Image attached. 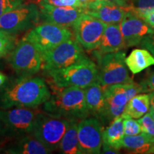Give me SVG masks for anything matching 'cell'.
I'll return each instance as SVG.
<instances>
[{
  "label": "cell",
  "mask_w": 154,
  "mask_h": 154,
  "mask_svg": "<svg viewBox=\"0 0 154 154\" xmlns=\"http://www.w3.org/2000/svg\"><path fill=\"white\" fill-rule=\"evenodd\" d=\"M51 92L44 79L20 76L4 86L0 91V107L36 109L51 97Z\"/></svg>",
  "instance_id": "1"
},
{
  "label": "cell",
  "mask_w": 154,
  "mask_h": 154,
  "mask_svg": "<svg viewBox=\"0 0 154 154\" xmlns=\"http://www.w3.org/2000/svg\"><path fill=\"white\" fill-rule=\"evenodd\" d=\"M44 112L69 121L79 122L89 116L86 107L84 88L71 86L59 88L44 103Z\"/></svg>",
  "instance_id": "2"
},
{
  "label": "cell",
  "mask_w": 154,
  "mask_h": 154,
  "mask_svg": "<svg viewBox=\"0 0 154 154\" xmlns=\"http://www.w3.org/2000/svg\"><path fill=\"white\" fill-rule=\"evenodd\" d=\"M46 73L58 88L71 86L85 88L98 82V67L87 57L66 68Z\"/></svg>",
  "instance_id": "3"
},
{
  "label": "cell",
  "mask_w": 154,
  "mask_h": 154,
  "mask_svg": "<svg viewBox=\"0 0 154 154\" xmlns=\"http://www.w3.org/2000/svg\"><path fill=\"white\" fill-rule=\"evenodd\" d=\"M95 57L98 60V82L103 88L134 82L128 74L124 51Z\"/></svg>",
  "instance_id": "4"
},
{
  "label": "cell",
  "mask_w": 154,
  "mask_h": 154,
  "mask_svg": "<svg viewBox=\"0 0 154 154\" xmlns=\"http://www.w3.org/2000/svg\"><path fill=\"white\" fill-rule=\"evenodd\" d=\"M11 68L19 76H31L42 68V54L34 44L24 38L9 53Z\"/></svg>",
  "instance_id": "5"
},
{
  "label": "cell",
  "mask_w": 154,
  "mask_h": 154,
  "mask_svg": "<svg viewBox=\"0 0 154 154\" xmlns=\"http://www.w3.org/2000/svg\"><path fill=\"white\" fill-rule=\"evenodd\" d=\"M41 18L38 5L24 2L0 17V32L16 35L34 28Z\"/></svg>",
  "instance_id": "6"
},
{
  "label": "cell",
  "mask_w": 154,
  "mask_h": 154,
  "mask_svg": "<svg viewBox=\"0 0 154 154\" xmlns=\"http://www.w3.org/2000/svg\"><path fill=\"white\" fill-rule=\"evenodd\" d=\"M34 109L12 107L0 111V128L4 135L20 137L32 134L39 112Z\"/></svg>",
  "instance_id": "7"
},
{
  "label": "cell",
  "mask_w": 154,
  "mask_h": 154,
  "mask_svg": "<svg viewBox=\"0 0 154 154\" xmlns=\"http://www.w3.org/2000/svg\"><path fill=\"white\" fill-rule=\"evenodd\" d=\"M70 121L47 113H38L32 135L53 151L59 144L68 128Z\"/></svg>",
  "instance_id": "8"
},
{
  "label": "cell",
  "mask_w": 154,
  "mask_h": 154,
  "mask_svg": "<svg viewBox=\"0 0 154 154\" xmlns=\"http://www.w3.org/2000/svg\"><path fill=\"white\" fill-rule=\"evenodd\" d=\"M85 57L83 47L76 39L72 38L42 54V69L47 72L66 68Z\"/></svg>",
  "instance_id": "9"
},
{
  "label": "cell",
  "mask_w": 154,
  "mask_h": 154,
  "mask_svg": "<svg viewBox=\"0 0 154 154\" xmlns=\"http://www.w3.org/2000/svg\"><path fill=\"white\" fill-rule=\"evenodd\" d=\"M24 38L32 42L42 54L73 38V34L69 27L44 22L32 28Z\"/></svg>",
  "instance_id": "10"
},
{
  "label": "cell",
  "mask_w": 154,
  "mask_h": 154,
  "mask_svg": "<svg viewBox=\"0 0 154 154\" xmlns=\"http://www.w3.org/2000/svg\"><path fill=\"white\" fill-rule=\"evenodd\" d=\"M103 88L109 124L124 113L127 103L134 96L143 93L140 84L135 82L113 84Z\"/></svg>",
  "instance_id": "11"
},
{
  "label": "cell",
  "mask_w": 154,
  "mask_h": 154,
  "mask_svg": "<svg viewBox=\"0 0 154 154\" xmlns=\"http://www.w3.org/2000/svg\"><path fill=\"white\" fill-rule=\"evenodd\" d=\"M106 24L91 15L83 14L72 26L75 38L83 49L91 51L97 49Z\"/></svg>",
  "instance_id": "12"
},
{
  "label": "cell",
  "mask_w": 154,
  "mask_h": 154,
  "mask_svg": "<svg viewBox=\"0 0 154 154\" xmlns=\"http://www.w3.org/2000/svg\"><path fill=\"white\" fill-rule=\"evenodd\" d=\"M103 125L96 118H86L78 123L81 154H99L103 143Z\"/></svg>",
  "instance_id": "13"
},
{
  "label": "cell",
  "mask_w": 154,
  "mask_h": 154,
  "mask_svg": "<svg viewBox=\"0 0 154 154\" xmlns=\"http://www.w3.org/2000/svg\"><path fill=\"white\" fill-rule=\"evenodd\" d=\"M41 17L44 22L72 27L78 19L85 13V9L79 7L55 6L38 1Z\"/></svg>",
  "instance_id": "14"
},
{
  "label": "cell",
  "mask_w": 154,
  "mask_h": 154,
  "mask_svg": "<svg viewBox=\"0 0 154 154\" xmlns=\"http://www.w3.org/2000/svg\"><path fill=\"white\" fill-rule=\"evenodd\" d=\"M119 26L126 48L139 45L146 36L154 34V29L143 19L128 11Z\"/></svg>",
  "instance_id": "15"
},
{
  "label": "cell",
  "mask_w": 154,
  "mask_h": 154,
  "mask_svg": "<svg viewBox=\"0 0 154 154\" xmlns=\"http://www.w3.org/2000/svg\"><path fill=\"white\" fill-rule=\"evenodd\" d=\"M85 13L106 24H120L126 14L124 7L103 0H96L85 9Z\"/></svg>",
  "instance_id": "16"
},
{
  "label": "cell",
  "mask_w": 154,
  "mask_h": 154,
  "mask_svg": "<svg viewBox=\"0 0 154 154\" xmlns=\"http://www.w3.org/2000/svg\"><path fill=\"white\" fill-rule=\"evenodd\" d=\"M85 100L89 115L97 119L102 125L109 124L103 88L99 82L84 88Z\"/></svg>",
  "instance_id": "17"
},
{
  "label": "cell",
  "mask_w": 154,
  "mask_h": 154,
  "mask_svg": "<svg viewBox=\"0 0 154 154\" xmlns=\"http://www.w3.org/2000/svg\"><path fill=\"white\" fill-rule=\"evenodd\" d=\"M126 48L119 24H106L99 47L94 50L95 56L116 52Z\"/></svg>",
  "instance_id": "18"
},
{
  "label": "cell",
  "mask_w": 154,
  "mask_h": 154,
  "mask_svg": "<svg viewBox=\"0 0 154 154\" xmlns=\"http://www.w3.org/2000/svg\"><path fill=\"white\" fill-rule=\"evenodd\" d=\"M51 152L32 134L23 136L5 151L10 154H48Z\"/></svg>",
  "instance_id": "19"
},
{
  "label": "cell",
  "mask_w": 154,
  "mask_h": 154,
  "mask_svg": "<svg viewBox=\"0 0 154 154\" xmlns=\"http://www.w3.org/2000/svg\"><path fill=\"white\" fill-rule=\"evenodd\" d=\"M123 121L124 118L121 116L116 117L103 131L102 145L109 146L117 151L122 149L123 138L125 136Z\"/></svg>",
  "instance_id": "20"
},
{
  "label": "cell",
  "mask_w": 154,
  "mask_h": 154,
  "mask_svg": "<svg viewBox=\"0 0 154 154\" xmlns=\"http://www.w3.org/2000/svg\"><path fill=\"white\" fill-rule=\"evenodd\" d=\"M126 64L133 74H137L153 66L154 57L145 48L136 49L126 57Z\"/></svg>",
  "instance_id": "21"
},
{
  "label": "cell",
  "mask_w": 154,
  "mask_h": 154,
  "mask_svg": "<svg viewBox=\"0 0 154 154\" xmlns=\"http://www.w3.org/2000/svg\"><path fill=\"white\" fill-rule=\"evenodd\" d=\"M150 109L149 94H137L127 103L126 109L121 116L124 119H138L143 116Z\"/></svg>",
  "instance_id": "22"
},
{
  "label": "cell",
  "mask_w": 154,
  "mask_h": 154,
  "mask_svg": "<svg viewBox=\"0 0 154 154\" xmlns=\"http://www.w3.org/2000/svg\"><path fill=\"white\" fill-rule=\"evenodd\" d=\"M154 142L147 135L141 132L134 136H126L123 138L122 148L132 153H151Z\"/></svg>",
  "instance_id": "23"
},
{
  "label": "cell",
  "mask_w": 154,
  "mask_h": 154,
  "mask_svg": "<svg viewBox=\"0 0 154 154\" xmlns=\"http://www.w3.org/2000/svg\"><path fill=\"white\" fill-rule=\"evenodd\" d=\"M78 123L70 121L67 129L61 139L59 149L64 154H81L78 138Z\"/></svg>",
  "instance_id": "24"
},
{
  "label": "cell",
  "mask_w": 154,
  "mask_h": 154,
  "mask_svg": "<svg viewBox=\"0 0 154 154\" xmlns=\"http://www.w3.org/2000/svg\"><path fill=\"white\" fill-rule=\"evenodd\" d=\"M124 8L126 12L128 11L143 19L154 11V0H131L129 5Z\"/></svg>",
  "instance_id": "25"
},
{
  "label": "cell",
  "mask_w": 154,
  "mask_h": 154,
  "mask_svg": "<svg viewBox=\"0 0 154 154\" xmlns=\"http://www.w3.org/2000/svg\"><path fill=\"white\" fill-rule=\"evenodd\" d=\"M15 35L0 32V58L9 54L16 45Z\"/></svg>",
  "instance_id": "26"
},
{
  "label": "cell",
  "mask_w": 154,
  "mask_h": 154,
  "mask_svg": "<svg viewBox=\"0 0 154 154\" xmlns=\"http://www.w3.org/2000/svg\"><path fill=\"white\" fill-rule=\"evenodd\" d=\"M138 122L141 127L142 132L147 135L152 141L154 142V121L149 113H146L138 119Z\"/></svg>",
  "instance_id": "27"
},
{
  "label": "cell",
  "mask_w": 154,
  "mask_h": 154,
  "mask_svg": "<svg viewBox=\"0 0 154 154\" xmlns=\"http://www.w3.org/2000/svg\"><path fill=\"white\" fill-rule=\"evenodd\" d=\"M123 124L124 134L126 136H134L142 132L139 123L138 121L134 120V119H124Z\"/></svg>",
  "instance_id": "28"
},
{
  "label": "cell",
  "mask_w": 154,
  "mask_h": 154,
  "mask_svg": "<svg viewBox=\"0 0 154 154\" xmlns=\"http://www.w3.org/2000/svg\"><path fill=\"white\" fill-rule=\"evenodd\" d=\"M24 2L26 0H0V17Z\"/></svg>",
  "instance_id": "29"
},
{
  "label": "cell",
  "mask_w": 154,
  "mask_h": 154,
  "mask_svg": "<svg viewBox=\"0 0 154 154\" xmlns=\"http://www.w3.org/2000/svg\"><path fill=\"white\" fill-rule=\"evenodd\" d=\"M143 93H149L154 91V72L150 74L145 79L140 83Z\"/></svg>",
  "instance_id": "30"
},
{
  "label": "cell",
  "mask_w": 154,
  "mask_h": 154,
  "mask_svg": "<svg viewBox=\"0 0 154 154\" xmlns=\"http://www.w3.org/2000/svg\"><path fill=\"white\" fill-rule=\"evenodd\" d=\"M140 45L149 50L154 57V34L146 36L140 42Z\"/></svg>",
  "instance_id": "31"
},
{
  "label": "cell",
  "mask_w": 154,
  "mask_h": 154,
  "mask_svg": "<svg viewBox=\"0 0 154 154\" xmlns=\"http://www.w3.org/2000/svg\"><path fill=\"white\" fill-rule=\"evenodd\" d=\"M143 19L151 27L154 29V11H152V12L146 14Z\"/></svg>",
  "instance_id": "32"
},
{
  "label": "cell",
  "mask_w": 154,
  "mask_h": 154,
  "mask_svg": "<svg viewBox=\"0 0 154 154\" xmlns=\"http://www.w3.org/2000/svg\"><path fill=\"white\" fill-rule=\"evenodd\" d=\"M103 1L115 4V5L121 6V7H126L127 6L129 5L131 0H103Z\"/></svg>",
  "instance_id": "33"
},
{
  "label": "cell",
  "mask_w": 154,
  "mask_h": 154,
  "mask_svg": "<svg viewBox=\"0 0 154 154\" xmlns=\"http://www.w3.org/2000/svg\"><path fill=\"white\" fill-rule=\"evenodd\" d=\"M96 0H77V4H78V7L82 9H86L90 4L94 2Z\"/></svg>",
  "instance_id": "34"
},
{
  "label": "cell",
  "mask_w": 154,
  "mask_h": 154,
  "mask_svg": "<svg viewBox=\"0 0 154 154\" xmlns=\"http://www.w3.org/2000/svg\"><path fill=\"white\" fill-rule=\"evenodd\" d=\"M61 3L63 7H78L77 0H61Z\"/></svg>",
  "instance_id": "35"
},
{
  "label": "cell",
  "mask_w": 154,
  "mask_h": 154,
  "mask_svg": "<svg viewBox=\"0 0 154 154\" xmlns=\"http://www.w3.org/2000/svg\"><path fill=\"white\" fill-rule=\"evenodd\" d=\"M102 147H103V151H102V153H119V152H118L119 151L113 149V148L109 147V146L102 145Z\"/></svg>",
  "instance_id": "36"
},
{
  "label": "cell",
  "mask_w": 154,
  "mask_h": 154,
  "mask_svg": "<svg viewBox=\"0 0 154 154\" xmlns=\"http://www.w3.org/2000/svg\"><path fill=\"white\" fill-rule=\"evenodd\" d=\"M150 97V111H154V91L149 92Z\"/></svg>",
  "instance_id": "37"
},
{
  "label": "cell",
  "mask_w": 154,
  "mask_h": 154,
  "mask_svg": "<svg viewBox=\"0 0 154 154\" xmlns=\"http://www.w3.org/2000/svg\"><path fill=\"white\" fill-rule=\"evenodd\" d=\"M38 1L44 2L49 4V5H52L55 6H61V0H38Z\"/></svg>",
  "instance_id": "38"
},
{
  "label": "cell",
  "mask_w": 154,
  "mask_h": 154,
  "mask_svg": "<svg viewBox=\"0 0 154 154\" xmlns=\"http://www.w3.org/2000/svg\"><path fill=\"white\" fill-rule=\"evenodd\" d=\"M7 76L2 72H0V87L5 85L6 84V82H7Z\"/></svg>",
  "instance_id": "39"
},
{
  "label": "cell",
  "mask_w": 154,
  "mask_h": 154,
  "mask_svg": "<svg viewBox=\"0 0 154 154\" xmlns=\"http://www.w3.org/2000/svg\"><path fill=\"white\" fill-rule=\"evenodd\" d=\"M149 114L151 115V116L152 117V119H153V121H154V111H150Z\"/></svg>",
  "instance_id": "40"
},
{
  "label": "cell",
  "mask_w": 154,
  "mask_h": 154,
  "mask_svg": "<svg viewBox=\"0 0 154 154\" xmlns=\"http://www.w3.org/2000/svg\"><path fill=\"white\" fill-rule=\"evenodd\" d=\"M151 153H154V144H153V149H152Z\"/></svg>",
  "instance_id": "41"
},
{
  "label": "cell",
  "mask_w": 154,
  "mask_h": 154,
  "mask_svg": "<svg viewBox=\"0 0 154 154\" xmlns=\"http://www.w3.org/2000/svg\"></svg>",
  "instance_id": "42"
}]
</instances>
